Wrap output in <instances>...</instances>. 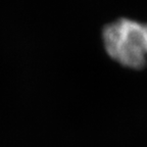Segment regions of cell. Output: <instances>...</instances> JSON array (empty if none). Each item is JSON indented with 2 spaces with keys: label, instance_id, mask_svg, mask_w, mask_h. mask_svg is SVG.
<instances>
[{
  "label": "cell",
  "instance_id": "obj_1",
  "mask_svg": "<svg viewBox=\"0 0 147 147\" xmlns=\"http://www.w3.org/2000/svg\"><path fill=\"white\" fill-rule=\"evenodd\" d=\"M104 49L111 59L123 67L141 69L147 62L145 24L122 18L102 31Z\"/></svg>",
  "mask_w": 147,
  "mask_h": 147
},
{
  "label": "cell",
  "instance_id": "obj_2",
  "mask_svg": "<svg viewBox=\"0 0 147 147\" xmlns=\"http://www.w3.org/2000/svg\"><path fill=\"white\" fill-rule=\"evenodd\" d=\"M145 33H146V44H147V24H145Z\"/></svg>",
  "mask_w": 147,
  "mask_h": 147
}]
</instances>
